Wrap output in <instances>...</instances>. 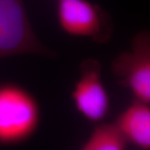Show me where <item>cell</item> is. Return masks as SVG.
<instances>
[{
  "label": "cell",
  "mask_w": 150,
  "mask_h": 150,
  "mask_svg": "<svg viewBox=\"0 0 150 150\" xmlns=\"http://www.w3.org/2000/svg\"><path fill=\"white\" fill-rule=\"evenodd\" d=\"M23 54L54 55L36 36L23 0H0V60Z\"/></svg>",
  "instance_id": "cell-2"
},
{
  "label": "cell",
  "mask_w": 150,
  "mask_h": 150,
  "mask_svg": "<svg viewBox=\"0 0 150 150\" xmlns=\"http://www.w3.org/2000/svg\"><path fill=\"white\" fill-rule=\"evenodd\" d=\"M112 72L118 84L128 88L134 99L150 103V34L137 33L129 50L119 54L112 60Z\"/></svg>",
  "instance_id": "cell-4"
},
{
  "label": "cell",
  "mask_w": 150,
  "mask_h": 150,
  "mask_svg": "<svg viewBox=\"0 0 150 150\" xmlns=\"http://www.w3.org/2000/svg\"><path fill=\"white\" fill-rule=\"evenodd\" d=\"M56 13L61 29L70 36L88 38L98 43H108L112 37V18L88 0H58Z\"/></svg>",
  "instance_id": "cell-3"
},
{
  "label": "cell",
  "mask_w": 150,
  "mask_h": 150,
  "mask_svg": "<svg viewBox=\"0 0 150 150\" xmlns=\"http://www.w3.org/2000/svg\"><path fill=\"white\" fill-rule=\"evenodd\" d=\"M115 123L129 144L141 149H149V103L134 99V102L119 113Z\"/></svg>",
  "instance_id": "cell-6"
},
{
  "label": "cell",
  "mask_w": 150,
  "mask_h": 150,
  "mask_svg": "<svg viewBox=\"0 0 150 150\" xmlns=\"http://www.w3.org/2000/svg\"><path fill=\"white\" fill-rule=\"evenodd\" d=\"M129 143L117 124L98 123L81 146L83 150H123Z\"/></svg>",
  "instance_id": "cell-7"
},
{
  "label": "cell",
  "mask_w": 150,
  "mask_h": 150,
  "mask_svg": "<svg viewBox=\"0 0 150 150\" xmlns=\"http://www.w3.org/2000/svg\"><path fill=\"white\" fill-rule=\"evenodd\" d=\"M79 78L71 93L75 108L91 123L103 122L109 113L110 98L102 79V65L97 59H84Z\"/></svg>",
  "instance_id": "cell-5"
},
{
  "label": "cell",
  "mask_w": 150,
  "mask_h": 150,
  "mask_svg": "<svg viewBox=\"0 0 150 150\" xmlns=\"http://www.w3.org/2000/svg\"><path fill=\"white\" fill-rule=\"evenodd\" d=\"M40 117L39 105L29 92L13 83L0 84V144H18L31 138Z\"/></svg>",
  "instance_id": "cell-1"
}]
</instances>
